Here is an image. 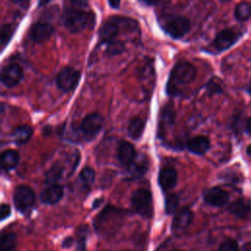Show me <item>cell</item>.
<instances>
[{
	"mask_svg": "<svg viewBox=\"0 0 251 251\" xmlns=\"http://www.w3.org/2000/svg\"><path fill=\"white\" fill-rule=\"evenodd\" d=\"M219 251H239V248L235 240L226 239L221 244Z\"/></svg>",
	"mask_w": 251,
	"mask_h": 251,
	"instance_id": "f546056e",
	"label": "cell"
},
{
	"mask_svg": "<svg viewBox=\"0 0 251 251\" xmlns=\"http://www.w3.org/2000/svg\"><path fill=\"white\" fill-rule=\"evenodd\" d=\"M196 75L194 66L188 62H178L172 70L168 84L167 91L171 95H176L180 92V88L190 83Z\"/></svg>",
	"mask_w": 251,
	"mask_h": 251,
	"instance_id": "6da1fadb",
	"label": "cell"
},
{
	"mask_svg": "<svg viewBox=\"0 0 251 251\" xmlns=\"http://www.w3.org/2000/svg\"><path fill=\"white\" fill-rule=\"evenodd\" d=\"M14 28L10 25H4L1 28V43L2 45H6L7 42L10 40V38L13 35Z\"/></svg>",
	"mask_w": 251,
	"mask_h": 251,
	"instance_id": "f1b7e54d",
	"label": "cell"
},
{
	"mask_svg": "<svg viewBox=\"0 0 251 251\" xmlns=\"http://www.w3.org/2000/svg\"><path fill=\"white\" fill-rule=\"evenodd\" d=\"M163 28L171 37L180 38L189 30L190 23L185 17L174 16L165 21Z\"/></svg>",
	"mask_w": 251,
	"mask_h": 251,
	"instance_id": "5b68a950",
	"label": "cell"
},
{
	"mask_svg": "<svg viewBox=\"0 0 251 251\" xmlns=\"http://www.w3.org/2000/svg\"><path fill=\"white\" fill-rule=\"evenodd\" d=\"M31 134H32V128L27 125H23L14 129L13 138L16 143L24 144L31 137Z\"/></svg>",
	"mask_w": 251,
	"mask_h": 251,
	"instance_id": "ffe728a7",
	"label": "cell"
},
{
	"mask_svg": "<svg viewBox=\"0 0 251 251\" xmlns=\"http://www.w3.org/2000/svg\"><path fill=\"white\" fill-rule=\"evenodd\" d=\"M13 3L15 4H19V5H24V4H26L29 0H11Z\"/></svg>",
	"mask_w": 251,
	"mask_h": 251,
	"instance_id": "d590c367",
	"label": "cell"
},
{
	"mask_svg": "<svg viewBox=\"0 0 251 251\" xmlns=\"http://www.w3.org/2000/svg\"><path fill=\"white\" fill-rule=\"evenodd\" d=\"M246 153H247L248 156L251 157V144H249V145L247 146V148H246Z\"/></svg>",
	"mask_w": 251,
	"mask_h": 251,
	"instance_id": "ab89813d",
	"label": "cell"
},
{
	"mask_svg": "<svg viewBox=\"0 0 251 251\" xmlns=\"http://www.w3.org/2000/svg\"><path fill=\"white\" fill-rule=\"evenodd\" d=\"M246 130L248 133L251 134V117H249L247 119V122H246Z\"/></svg>",
	"mask_w": 251,
	"mask_h": 251,
	"instance_id": "e575fe53",
	"label": "cell"
},
{
	"mask_svg": "<svg viewBox=\"0 0 251 251\" xmlns=\"http://www.w3.org/2000/svg\"><path fill=\"white\" fill-rule=\"evenodd\" d=\"M174 117H175V112H174V108L170 105L166 106L164 108V112L162 115V121L165 126L167 125H172L174 123Z\"/></svg>",
	"mask_w": 251,
	"mask_h": 251,
	"instance_id": "83f0119b",
	"label": "cell"
},
{
	"mask_svg": "<svg viewBox=\"0 0 251 251\" xmlns=\"http://www.w3.org/2000/svg\"><path fill=\"white\" fill-rule=\"evenodd\" d=\"M187 148L190 152L194 154L202 155L206 153L207 150L210 148V140L204 135L194 136L188 140Z\"/></svg>",
	"mask_w": 251,
	"mask_h": 251,
	"instance_id": "e0dca14e",
	"label": "cell"
},
{
	"mask_svg": "<svg viewBox=\"0 0 251 251\" xmlns=\"http://www.w3.org/2000/svg\"><path fill=\"white\" fill-rule=\"evenodd\" d=\"M50 1H52V0H38V6L42 7V6L46 5V4H48Z\"/></svg>",
	"mask_w": 251,
	"mask_h": 251,
	"instance_id": "8d00e7d4",
	"label": "cell"
},
{
	"mask_svg": "<svg viewBox=\"0 0 251 251\" xmlns=\"http://www.w3.org/2000/svg\"><path fill=\"white\" fill-rule=\"evenodd\" d=\"M240 37V33L233 30V29H224L222 31H220L215 39H214V46L219 50V51H223L226 50L227 48H229L230 46H232Z\"/></svg>",
	"mask_w": 251,
	"mask_h": 251,
	"instance_id": "8fae6325",
	"label": "cell"
},
{
	"mask_svg": "<svg viewBox=\"0 0 251 251\" xmlns=\"http://www.w3.org/2000/svg\"><path fill=\"white\" fill-rule=\"evenodd\" d=\"M94 23V16L91 13L75 9L69 11L64 19L66 28L72 33H77L86 27H89Z\"/></svg>",
	"mask_w": 251,
	"mask_h": 251,
	"instance_id": "3957f363",
	"label": "cell"
},
{
	"mask_svg": "<svg viewBox=\"0 0 251 251\" xmlns=\"http://www.w3.org/2000/svg\"><path fill=\"white\" fill-rule=\"evenodd\" d=\"M229 212L238 218L246 217L250 212V206L247 201L243 199H238L234 201L228 208Z\"/></svg>",
	"mask_w": 251,
	"mask_h": 251,
	"instance_id": "44dd1931",
	"label": "cell"
},
{
	"mask_svg": "<svg viewBox=\"0 0 251 251\" xmlns=\"http://www.w3.org/2000/svg\"><path fill=\"white\" fill-rule=\"evenodd\" d=\"M221 2H223V3H225V2H227V1H229V0H220Z\"/></svg>",
	"mask_w": 251,
	"mask_h": 251,
	"instance_id": "b9f144b4",
	"label": "cell"
},
{
	"mask_svg": "<svg viewBox=\"0 0 251 251\" xmlns=\"http://www.w3.org/2000/svg\"><path fill=\"white\" fill-rule=\"evenodd\" d=\"M17 247V237L13 232L3 233L1 236V251H14Z\"/></svg>",
	"mask_w": 251,
	"mask_h": 251,
	"instance_id": "cb8c5ba5",
	"label": "cell"
},
{
	"mask_svg": "<svg viewBox=\"0 0 251 251\" xmlns=\"http://www.w3.org/2000/svg\"><path fill=\"white\" fill-rule=\"evenodd\" d=\"M208 90L210 93H221L223 91V86H222V81L219 80L218 78H213L208 82Z\"/></svg>",
	"mask_w": 251,
	"mask_h": 251,
	"instance_id": "4dcf8cb0",
	"label": "cell"
},
{
	"mask_svg": "<svg viewBox=\"0 0 251 251\" xmlns=\"http://www.w3.org/2000/svg\"><path fill=\"white\" fill-rule=\"evenodd\" d=\"M103 118L98 113H91L87 115L80 124V130L85 138H93L102 128Z\"/></svg>",
	"mask_w": 251,
	"mask_h": 251,
	"instance_id": "ba28073f",
	"label": "cell"
},
{
	"mask_svg": "<svg viewBox=\"0 0 251 251\" xmlns=\"http://www.w3.org/2000/svg\"><path fill=\"white\" fill-rule=\"evenodd\" d=\"M122 219L123 215L120 211L114 208H107L95 221L97 230L103 235L113 234L118 230Z\"/></svg>",
	"mask_w": 251,
	"mask_h": 251,
	"instance_id": "7a4b0ae2",
	"label": "cell"
},
{
	"mask_svg": "<svg viewBox=\"0 0 251 251\" xmlns=\"http://www.w3.org/2000/svg\"><path fill=\"white\" fill-rule=\"evenodd\" d=\"M54 31L53 26L48 23H36L29 31V36L34 42H43L49 39Z\"/></svg>",
	"mask_w": 251,
	"mask_h": 251,
	"instance_id": "7c38bea8",
	"label": "cell"
},
{
	"mask_svg": "<svg viewBox=\"0 0 251 251\" xmlns=\"http://www.w3.org/2000/svg\"><path fill=\"white\" fill-rule=\"evenodd\" d=\"M145 127V122L140 118H134L130 121L128 125V134L133 139H138L144 130Z\"/></svg>",
	"mask_w": 251,
	"mask_h": 251,
	"instance_id": "7402d4cb",
	"label": "cell"
},
{
	"mask_svg": "<svg viewBox=\"0 0 251 251\" xmlns=\"http://www.w3.org/2000/svg\"><path fill=\"white\" fill-rule=\"evenodd\" d=\"M122 20L121 18H111L109 19L100 28L99 37L102 43H106L107 45L117 41L116 37L120 31Z\"/></svg>",
	"mask_w": 251,
	"mask_h": 251,
	"instance_id": "9c48e42d",
	"label": "cell"
},
{
	"mask_svg": "<svg viewBox=\"0 0 251 251\" xmlns=\"http://www.w3.org/2000/svg\"><path fill=\"white\" fill-rule=\"evenodd\" d=\"M192 218H193V214L188 208H181L175 214V217L172 223L173 229L175 231L183 230L190 225Z\"/></svg>",
	"mask_w": 251,
	"mask_h": 251,
	"instance_id": "9a60e30c",
	"label": "cell"
},
{
	"mask_svg": "<svg viewBox=\"0 0 251 251\" xmlns=\"http://www.w3.org/2000/svg\"><path fill=\"white\" fill-rule=\"evenodd\" d=\"M146 4H148V5H155V4H157L160 0H143Z\"/></svg>",
	"mask_w": 251,
	"mask_h": 251,
	"instance_id": "74e56055",
	"label": "cell"
},
{
	"mask_svg": "<svg viewBox=\"0 0 251 251\" xmlns=\"http://www.w3.org/2000/svg\"><path fill=\"white\" fill-rule=\"evenodd\" d=\"M204 200L209 205L220 207L227 203L228 194L226 190L220 187H212L205 192Z\"/></svg>",
	"mask_w": 251,
	"mask_h": 251,
	"instance_id": "4fadbf2b",
	"label": "cell"
},
{
	"mask_svg": "<svg viewBox=\"0 0 251 251\" xmlns=\"http://www.w3.org/2000/svg\"><path fill=\"white\" fill-rule=\"evenodd\" d=\"M120 3H121V0H109V4L112 8H119L120 7Z\"/></svg>",
	"mask_w": 251,
	"mask_h": 251,
	"instance_id": "836d02e7",
	"label": "cell"
},
{
	"mask_svg": "<svg viewBox=\"0 0 251 251\" xmlns=\"http://www.w3.org/2000/svg\"><path fill=\"white\" fill-rule=\"evenodd\" d=\"M72 4L77 8H82L87 5L88 0H71Z\"/></svg>",
	"mask_w": 251,
	"mask_h": 251,
	"instance_id": "d6a6232c",
	"label": "cell"
},
{
	"mask_svg": "<svg viewBox=\"0 0 251 251\" xmlns=\"http://www.w3.org/2000/svg\"><path fill=\"white\" fill-rule=\"evenodd\" d=\"M246 89H247V92L251 95V80L249 81V83H248V85H247V88H246Z\"/></svg>",
	"mask_w": 251,
	"mask_h": 251,
	"instance_id": "60d3db41",
	"label": "cell"
},
{
	"mask_svg": "<svg viewBox=\"0 0 251 251\" xmlns=\"http://www.w3.org/2000/svg\"><path fill=\"white\" fill-rule=\"evenodd\" d=\"M176 251H180V250H176Z\"/></svg>",
	"mask_w": 251,
	"mask_h": 251,
	"instance_id": "7bdbcfd3",
	"label": "cell"
},
{
	"mask_svg": "<svg viewBox=\"0 0 251 251\" xmlns=\"http://www.w3.org/2000/svg\"><path fill=\"white\" fill-rule=\"evenodd\" d=\"M177 205H178V198L176 194H170L166 197L165 208H166V212L168 214L175 213V211L177 208Z\"/></svg>",
	"mask_w": 251,
	"mask_h": 251,
	"instance_id": "4316f807",
	"label": "cell"
},
{
	"mask_svg": "<svg viewBox=\"0 0 251 251\" xmlns=\"http://www.w3.org/2000/svg\"><path fill=\"white\" fill-rule=\"evenodd\" d=\"M64 194V189L60 184L53 183L47 186L41 193V201L45 204H55L59 202Z\"/></svg>",
	"mask_w": 251,
	"mask_h": 251,
	"instance_id": "2e32d148",
	"label": "cell"
},
{
	"mask_svg": "<svg viewBox=\"0 0 251 251\" xmlns=\"http://www.w3.org/2000/svg\"><path fill=\"white\" fill-rule=\"evenodd\" d=\"M10 212H11V209H10V206L7 205V204H2L1 205V209H0V213H1V220H4L6 219L9 215H10Z\"/></svg>",
	"mask_w": 251,
	"mask_h": 251,
	"instance_id": "1f68e13d",
	"label": "cell"
},
{
	"mask_svg": "<svg viewBox=\"0 0 251 251\" xmlns=\"http://www.w3.org/2000/svg\"><path fill=\"white\" fill-rule=\"evenodd\" d=\"M133 210L143 217H150L153 212V201L151 193L144 188L136 189L131 196Z\"/></svg>",
	"mask_w": 251,
	"mask_h": 251,
	"instance_id": "277c9868",
	"label": "cell"
},
{
	"mask_svg": "<svg viewBox=\"0 0 251 251\" xmlns=\"http://www.w3.org/2000/svg\"><path fill=\"white\" fill-rule=\"evenodd\" d=\"M79 77V72L71 67H67L58 74L56 82L61 90L64 92H70L76 87Z\"/></svg>",
	"mask_w": 251,
	"mask_h": 251,
	"instance_id": "52a82bcc",
	"label": "cell"
},
{
	"mask_svg": "<svg viewBox=\"0 0 251 251\" xmlns=\"http://www.w3.org/2000/svg\"><path fill=\"white\" fill-rule=\"evenodd\" d=\"M177 180V175L174 168L166 167L159 173V183L164 189L173 188Z\"/></svg>",
	"mask_w": 251,
	"mask_h": 251,
	"instance_id": "ac0fdd59",
	"label": "cell"
},
{
	"mask_svg": "<svg viewBox=\"0 0 251 251\" xmlns=\"http://www.w3.org/2000/svg\"><path fill=\"white\" fill-rule=\"evenodd\" d=\"M61 176H62V169L59 166H54L47 171L46 179L48 182L53 184L60 179Z\"/></svg>",
	"mask_w": 251,
	"mask_h": 251,
	"instance_id": "484cf974",
	"label": "cell"
},
{
	"mask_svg": "<svg viewBox=\"0 0 251 251\" xmlns=\"http://www.w3.org/2000/svg\"><path fill=\"white\" fill-rule=\"evenodd\" d=\"M118 158L123 165L129 167L136 160V151L134 146L127 141L121 142L118 148Z\"/></svg>",
	"mask_w": 251,
	"mask_h": 251,
	"instance_id": "5bb4252c",
	"label": "cell"
},
{
	"mask_svg": "<svg viewBox=\"0 0 251 251\" xmlns=\"http://www.w3.org/2000/svg\"><path fill=\"white\" fill-rule=\"evenodd\" d=\"M79 179L82 184L85 186H90L95 179V172L92 168L86 167L82 169V171L79 174Z\"/></svg>",
	"mask_w": 251,
	"mask_h": 251,
	"instance_id": "d4e9b609",
	"label": "cell"
},
{
	"mask_svg": "<svg viewBox=\"0 0 251 251\" xmlns=\"http://www.w3.org/2000/svg\"><path fill=\"white\" fill-rule=\"evenodd\" d=\"M19 160H20V157L17 151L12 149L5 150L1 154V167L5 171L12 170L18 166Z\"/></svg>",
	"mask_w": 251,
	"mask_h": 251,
	"instance_id": "d6986e66",
	"label": "cell"
},
{
	"mask_svg": "<svg viewBox=\"0 0 251 251\" xmlns=\"http://www.w3.org/2000/svg\"><path fill=\"white\" fill-rule=\"evenodd\" d=\"M243 248H244L245 251H251V242H248V243L244 244Z\"/></svg>",
	"mask_w": 251,
	"mask_h": 251,
	"instance_id": "f35d334b",
	"label": "cell"
},
{
	"mask_svg": "<svg viewBox=\"0 0 251 251\" xmlns=\"http://www.w3.org/2000/svg\"><path fill=\"white\" fill-rule=\"evenodd\" d=\"M234 16L239 22H245L249 20L251 18V4L246 1L238 3L234 10Z\"/></svg>",
	"mask_w": 251,
	"mask_h": 251,
	"instance_id": "603a6c76",
	"label": "cell"
},
{
	"mask_svg": "<svg viewBox=\"0 0 251 251\" xmlns=\"http://www.w3.org/2000/svg\"><path fill=\"white\" fill-rule=\"evenodd\" d=\"M24 74L20 66L11 64L3 68L1 73V81L7 87H13L17 85L23 78Z\"/></svg>",
	"mask_w": 251,
	"mask_h": 251,
	"instance_id": "30bf717a",
	"label": "cell"
},
{
	"mask_svg": "<svg viewBox=\"0 0 251 251\" xmlns=\"http://www.w3.org/2000/svg\"><path fill=\"white\" fill-rule=\"evenodd\" d=\"M35 201L34 191L27 185H19L14 192V203L18 210L25 212L30 209Z\"/></svg>",
	"mask_w": 251,
	"mask_h": 251,
	"instance_id": "8992f818",
	"label": "cell"
}]
</instances>
